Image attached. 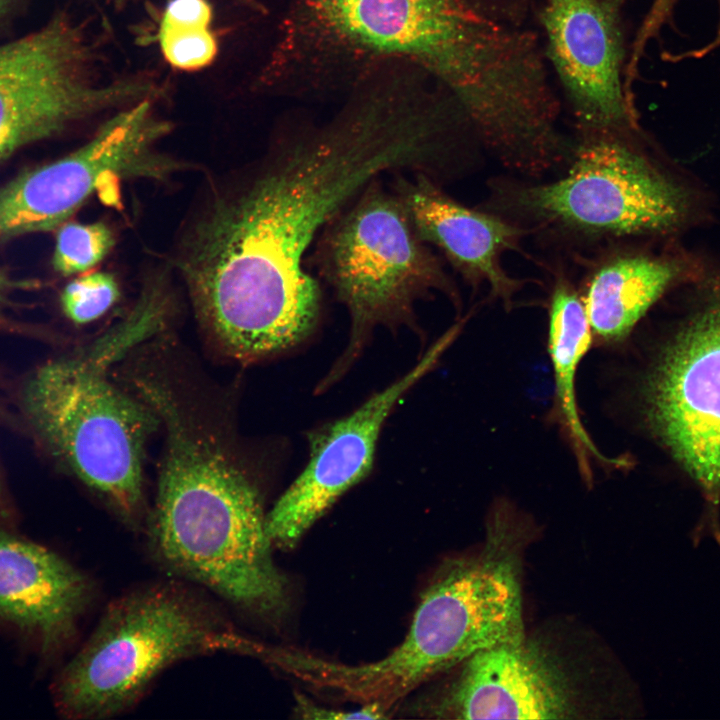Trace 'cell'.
<instances>
[{"mask_svg": "<svg viewBox=\"0 0 720 720\" xmlns=\"http://www.w3.org/2000/svg\"><path fill=\"white\" fill-rule=\"evenodd\" d=\"M437 131L403 95L373 83L321 123L297 122L183 238L177 266L195 314L229 356L255 362L315 330L319 282L305 256L324 227L385 173H433Z\"/></svg>", "mask_w": 720, "mask_h": 720, "instance_id": "1", "label": "cell"}, {"mask_svg": "<svg viewBox=\"0 0 720 720\" xmlns=\"http://www.w3.org/2000/svg\"><path fill=\"white\" fill-rule=\"evenodd\" d=\"M386 59L442 83L493 147L527 137L553 99L537 36L458 0H293L268 73L291 96H325Z\"/></svg>", "mask_w": 720, "mask_h": 720, "instance_id": "2", "label": "cell"}, {"mask_svg": "<svg viewBox=\"0 0 720 720\" xmlns=\"http://www.w3.org/2000/svg\"><path fill=\"white\" fill-rule=\"evenodd\" d=\"M136 387L166 432L150 521L154 552L231 605L278 620L288 608L289 584L275 565L255 482L167 386L142 379Z\"/></svg>", "mask_w": 720, "mask_h": 720, "instance_id": "3", "label": "cell"}, {"mask_svg": "<svg viewBox=\"0 0 720 720\" xmlns=\"http://www.w3.org/2000/svg\"><path fill=\"white\" fill-rule=\"evenodd\" d=\"M157 325L153 311L136 304L89 353L33 371L20 394L41 443L129 522L143 508L145 444L160 420L145 401L116 387L107 368Z\"/></svg>", "mask_w": 720, "mask_h": 720, "instance_id": "4", "label": "cell"}, {"mask_svg": "<svg viewBox=\"0 0 720 720\" xmlns=\"http://www.w3.org/2000/svg\"><path fill=\"white\" fill-rule=\"evenodd\" d=\"M315 266L346 308L347 347L318 385L327 389L352 365L377 327L419 330L416 303L458 294L442 262L417 234L398 194L372 181L318 236Z\"/></svg>", "mask_w": 720, "mask_h": 720, "instance_id": "5", "label": "cell"}, {"mask_svg": "<svg viewBox=\"0 0 720 720\" xmlns=\"http://www.w3.org/2000/svg\"><path fill=\"white\" fill-rule=\"evenodd\" d=\"M229 630L216 610L178 583L137 588L112 601L57 675V710L70 719L113 717L132 707L171 664L217 651Z\"/></svg>", "mask_w": 720, "mask_h": 720, "instance_id": "6", "label": "cell"}, {"mask_svg": "<svg viewBox=\"0 0 720 720\" xmlns=\"http://www.w3.org/2000/svg\"><path fill=\"white\" fill-rule=\"evenodd\" d=\"M92 45L64 12L0 45V160L31 142L122 104L152 98V82L94 79Z\"/></svg>", "mask_w": 720, "mask_h": 720, "instance_id": "7", "label": "cell"}, {"mask_svg": "<svg viewBox=\"0 0 720 720\" xmlns=\"http://www.w3.org/2000/svg\"><path fill=\"white\" fill-rule=\"evenodd\" d=\"M561 179L518 190L515 204L545 223L598 235L670 232L686 219V191L624 143L592 133Z\"/></svg>", "mask_w": 720, "mask_h": 720, "instance_id": "8", "label": "cell"}, {"mask_svg": "<svg viewBox=\"0 0 720 720\" xmlns=\"http://www.w3.org/2000/svg\"><path fill=\"white\" fill-rule=\"evenodd\" d=\"M171 130L146 98L105 122L82 147L0 188V242L59 228L104 177L161 180L180 168L156 151Z\"/></svg>", "mask_w": 720, "mask_h": 720, "instance_id": "9", "label": "cell"}, {"mask_svg": "<svg viewBox=\"0 0 720 720\" xmlns=\"http://www.w3.org/2000/svg\"><path fill=\"white\" fill-rule=\"evenodd\" d=\"M647 415L716 506L720 498V296L678 333L646 385Z\"/></svg>", "mask_w": 720, "mask_h": 720, "instance_id": "10", "label": "cell"}, {"mask_svg": "<svg viewBox=\"0 0 720 720\" xmlns=\"http://www.w3.org/2000/svg\"><path fill=\"white\" fill-rule=\"evenodd\" d=\"M460 329V323L449 328L412 369L353 412L308 433L307 465L266 514V532L273 547H294L346 491L370 473L389 414L432 370Z\"/></svg>", "mask_w": 720, "mask_h": 720, "instance_id": "11", "label": "cell"}, {"mask_svg": "<svg viewBox=\"0 0 720 720\" xmlns=\"http://www.w3.org/2000/svg\"><path fill=\"white\" fill-rule=\"evenodd\" d=\"M630 0H540L544 56L577 122L590 133H623L636 123L625 89L624 8Z\"/></svg>", "mask_w": 720, "mask_h": 720, "instance_id": "12", "label": "cell"}, {"mask_svg": "<svg viewBox=\"0 0 720 720\" xmlns=\"http://www.w3.org/2000/svg\"><path fill=\"white\" fill-rule=\"evenodd\" d=\"M92 597L89 578L59 554L0 527V623L42 656L74 638Z\"/></svg>", "mask_w": 720, "mask_h": 720, "instance_id": "13", "label": "cell"}, {"mask_svg": "<svg viewBox=\"0 0 720 720\" xmlns=\"http://www.w3.org/2000/svg\"><path fill=\"white\" fill-rule=\"evenodd\" d=\"M570 711L563 680L524 638L466 659L457 680L428 709L433 717L457 719H560Z\"/></svg>", "mask_w": 720, "mask_h": 720, "instance_id": "14", "label": "cell"}, {"mask_svg": "<svg viewBox=\"0 0 720 720\" xmlns=\"http://www.w3.org/2000/svg\"><path fill=\"white\" fill-rule=\"evenodd\" d=\"M396 175L394 191L419 237L438 248L467 280L486 282L495 297L509 301L520 282L505 272L500 257L515 246L520 230L460 204L427 174Z\"/></svg>", "mask_w": 720, "mask_h": 720, "instance_id": "15", "label": "cell"}, {"mask_svg": "<svg viewBox=\"0 0 720 720\" xmlns=\"http://www.w3.org/2000/svg\"><path fill=\"white\" fill-rule=\"evenodd\" d=\"M684 270L681 260L640 255L603 265L585 296L591 330L605 341L623 339Z\"/></svg>", "mask_w": 720, "mask_h": 720, "instance_id": "16", "label": "cell"}, {"mask_svg": "<svg viewBox=\"0 0 720 720\" xmlns=\"http://www.w3.org/2000/svg\"><path fill=\"white\" fill-rule=\"evenodd\" d=\"M591 342V327L583 302L570 285L556 284L550 306L549 351L554 369L561 418L573 442L581 472L591 479L588 454L608 466L619 462L607 458L594 445L579 417L575 391L577 366Z\"/></svg>", "mask_w": 720, "mask_h": 720, "instance_id": "17", "label": "cell"}, {"mask_svg": "<svg viewBox=\"0 0 720 720\" xmlns=\"http://www.w3.org/2000/svg\"><path fill=\"white\" fill-rule=\"evenodd\" d=\"M113 243V232L104 223H64L57 233L53 266L64 276L84 272L99 263Z\"/></svg>", "mask_w": 720, "mask_h": 720, "instance_id": "18", "label": "cell"}, {"mask_svg": "<svg viewBox=\"0 0 720 720\" xmlns=\"http://www.w3.org/2000/svg\"><path fill=\"white\" fill-rule=\"evenodd\" d=\"M165 61L174 69L195 72L211 65L218 54V40L210 27L158 25L153 37Z\"/></svg>", "mask_w": 720, "mask_h": 720, "instance_id": "19", "label": "cell"}, {"mask_svg": "<svg viewBox=\"0 0 720 720\" xmlns=\"http://www.w3.org/2000/svg\"><path fill=\"white\" fill-rule=\"evenodd\" d=\"M119 297L115 278L96 272L71 281L61 294V307L72 322L87 324L103 316Z\"/></svg>", "mask_w": 720, "mask_h": 720, "instance_id": "20", "label": "cell"}, {"mask_svg": "<svg viewBox=\"0 0 720 720\" xmlns=\"http://www.w3.org/2000/svg\"><path fill=\"white\" fill-rule=\"evenodd\" d=\"M214 12L208 0H168L158 25L210 27Z\"/></svg>", "mask_w": 720, "mask_h": 720, "instance_id": "21", "label": "cell"}, {"mask_svg": "<svg viewBox=\"0 0 720 720\" xmlns=\"http://www.w3.org/2000/svg\"><path fill=\"white\" fill-rule=\"evenodd\" d=\"M295 712L304 719H380L389 712L378 704H364L352 711L335 710L315 704L305 695L296 694Z\"/></svg>", "mask_w": 720, "mask_h": 720, "instance_id": "22", "label": "cell"}, {"mask_svg": "<svg viewBox=\"0 0 720 720\" xmlns=\"http://www.w3.org/2000/svg\"><path fill=\"white\" fill-rule=\"evenodd\" d=\"M25 286V282L14 281L13 279L9 278L4 272L0 271V312L7 304L8 296L11 291L16 288H22Z\"/></svg>", "mask_w": 720, "mask_h": 720, "instance_id": "23", "label": "cell"}, {"mask_svg": "<svg viewBox=\"0 0 720 720\" xmlns=\"http://www.w3.org/2000/svg\"><path fill=\"white\" fill-rule=\"evenodd\" d=\"M19 0H0V23L12 13Z\"/></svg>", "mask_w": 720, "mask_h": 720, "instance_id": "24", "label": "cell"}, {"mask_svg": "<svg viewBox=\"0 0 720 720\" xmlns=\"http://www.w3.org/2000/svg\"><path fill=\"white\" fill-rule=\"evenodd\" d=\"M132 0H114V3L117 8H123L125 5H127Z\"/></svg>", "mask_w": 720, "mask_h": 720, "instance_id": "25", "label": "cell"}, {"mask_svg": "<svg viewBox=\"0 0 720 720\" xmlns=\"http://www.w3.org/2000/svg\"><path fill=\"white\" fill-rule=\"evenodd\" d=\"M251 1H252V0H237L238 3H248V2H251Z\"/></svg>", "mask_w": 720, "mask_h": 720, "instance_id": "26", "label": "cell"}]
</instances>
